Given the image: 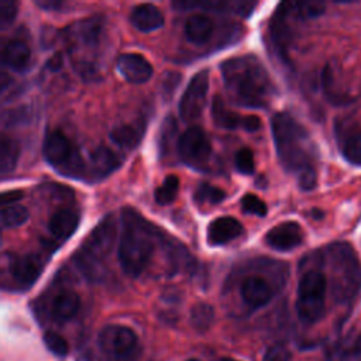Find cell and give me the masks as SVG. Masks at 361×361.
I'll list each match as a JSON object with an SVG mask.
<instances>
[{"label":"cell","mask_w":361,"mask_h":361,"mask_svg":"<svg viewBox=\"0 0 361 361\" xmlns=\"http://www.w3.org/2000/svg\"><path fill=\"white\" fill-rule=\"evenodd\" d=\"M186 361H199V360H195V358H192V360H186Z\"/></svg>","instance_id":"48"},{"label":"cell","mask_w":361,"mask_h":361,"mask_svg":"<svg viewBox=\"0 0 361 361\" xmlns=\"http://www.w3.org/2000/svg\"><path fill=\"white\" fill-rule=\"evenodd\" d=\"M240 293H241L243 300L250 307L257 309V307L265 306L272 299L274 290L267 279H264L262 276L252 275L243 281Z\"/></svg>","instance_id":"14"},{"label":"cell","mask_w":361,"mask_h":361,"mask_svg":"<svg viewBox=\"0 0 361 361\" xmlns=\"http://www.w3.org/2000/svg\"><path fill=\"white\" fill-rule=\"evenodd\" d=\"M241 127H243L245 131H248V133L258 131V130L261 128V120H259L258 116H254V114L241 117Z\"/></svg>","instance_id":"41"},{"label":"cell","mask_w":361,"mask_h":361,"mask_svg":"<svg viewBox=\"0 0 361 361\" xmlns=\"http://www.w3.org/2000/svg\"><path fill=\"white\" fill-rule=\"evenodd\" d=\"M10 83H11L10 75H8L6 71L0 69V93H3V92L8 87Z\"/></svg>","instance_id":"43"},{"label":"cell","mask_w":361,"mask_h":361,"mask_svg":"<svg viewBox=\"0 0 361 361\" xmlns=\"http://www.w3.org/2000/svg\"><path fill=\"white\" fill-rule=\"evenodd\" d=\"M207 92L209 72L203 69L193 75L180 97L179 114L185 121H193L202 116V111L207 102Z\"/></svg>","instance_id":"9"},{"label":"cell","mask_w":361,"mask_h":361,"mask_svg":"<svg viewBox=\"0 0 361 361\" xmlns=\"http://www.w3.org/2000/svg\"><path fill=\"white\" fill-rule=\"evenodd\" d=\"M262 361H290V353L286 347L275 344L265 351Z\"/></svg>","instance_id":"37"},{"label":"cell","mask_w":361,"mask_h":361,"mask_svg":"<svg viewBox=\"0 0 361 361\" xmlns=\"http://www.w3.org/2000/svg\"><path fill=\"white\" fill-rule=\"evenodd\" d=\"M354 355L358 361H361V334L357 337L355 344H354Z\"/></svg>","instance_id":"45"},{"label":"cell","mask_w":361,"mask_h":361,"mask_svg":"<svg viewBox=\"0 0 361 361\" xmlns=\"http://www.w3.org/2000/svg\"><path fill=\"white\" fill-rule=\"evenodd\" d=\"M243 233V224L234 217H219L207 226V243L210 245H224Z\"/></svg>","instance_id":"15"},{"label":"cell","mask_w":361,"mask_h":361,"mask_svg":"<svg viewBox=\"0 0 361 361\" xmlns=\"http://www.w3.org/2000/svg\"><path fill=\"white\" fill-rule=\"evenodd\" d=\"M326 254L336 296L341 300L351 298L361 285V267L353 248L345 243H337L330 245Z\"/></svg>","instance_id":"4"},{"label":"cell","mask_w":361,"mask_h":361,"mask_svg":"<svg viewBox=\"0 0 361 361\" xmlns=\"http://www.w3.org/2000/svg\"><path fill=\"white\" fill-rule=\"evenodd\" d=\"M221 361H237V360H234V358H223Z\"/></svg>","instance_id":"47"},{"label":"cell","mask_w":361,"mask_h":361,"mask_svg":"<svg viewBox=\"0 0 361 361\" xmlns=\"http://www.w3.org/2000/svg\"><path fill=\"white\" fill-rule=\"evenodd\" d=\"M182 75L178 72H166L162 80V87H164V94H166V97H171L172 93L175 92V89L178 87L179 82H180Z\"/></svg>","instance_id":"39"},{"label":"cell","mask_w":361,"mask_h":361,"mask_svg":"<svg viewBox=\"0 0 361 361\" xmlns=\"http://www.w3.org/2000/svg\"><path fill=\"white\" fill-rule=\"evenodd\" d=\"M162 124L164 126H162V131H161L159 147H161L162 151H166L168 149V142H169V140L172 138V135L176 131V126H175V121H173L172 117H168Z\"/></svg>","instance_id":"38"},{"label":"cell","mask_w":361,"mask_h":361,"mask_svg":"<svg viewBox=\"0 0 361 361\" xmlns=\"http://www.w3.org/2000/svg\"><path fill=\"white\" fill-rule=\"evenodd\" d=\"M214 31L213 21L203 14H193L185 23V35L189 42L202 45L206 44Z\"/></svg>","instance_id":"19"},{"label":"cell","mask_w":361,"mask_h":361,"mask_svg":"<svg viewBox=\"0 0 361 361\" xmlns=\"http://www.w3.org/2000/svg\"><path fill=\"white\" fill-rule=\"evenodd\" d=\"M272 138L276 155L283 168L295 176L316 169L314 148L306 128L288 113H276L271 120Z\"/></svg>","instance_id":"2"},{"label":"cell","mask_w":361,"mask_h":361,"mask_svg":"<svg viewBox=\"0 0 361 361\" xmlns=\"http://www.w3.org/2000/svg\"><path fill=\"white\" fill-rule=\"evenodd\" d=\"M23 196H24L23 190H18V189L0 192V207L3 209L7 206H11V204H16L20 199H23Z\"/></svg>","instance_id":"40"},{"label":"cell","mask_w":361,"mask_h":361,"mask_svg":"<svg viewBox=\"0 0 361 361\" xmlns=\"http://www.w3.org/2000/svg\"><path fill=\"white\" fill-rule=\"evenodd\" d=\"M31 120V109L28 106H17L0 110V126L16 127L23 126Z\"/></svg>","instance_id":"28"},{"label":"cell","mask_w":361,"mask_h":361,"mask_svg":"<svg viewBox=\"0 0 361 361\" xmlns=\"http://www.w3.org/2000/svg\"><path fill=\"white\" fill-rule=\"evenodd\" d=\"M17 13L18 8L16 3L0 1V31L8 28L14 23Z\"/></svg>","instance_id":"36"},{"label":"cell","mask_w":361,"mask_h":361,"mask_svg":"<svg viewBox=\"0 0 361 361\" xmlns=\"http://www.w3.org/2000/svg\"><path fill=\"white\" fill-rule=\"evenodd\" d=\"M20 159V144L7 135H0V175L16 169Z\"/></svg>","instance_id":"22"},{"label":"cell","mask_w":361,"mask_h":361,"mask_svg":"<svg viewBox=\"0 0 361 361\" xmlns=\"http://www.w3.org/2000/svg\"><path fill=\"white\" fill-rule=\"evenodd\" d=\"M224 86L230 97L245 107H265L274 94L272 80L257 56H235L221 65Z\"/></svg>","instance_id":"1"},{"label":"cell","mask_w":361,"mask_h":361,"mask_svg":"<svg viewBox=\"0 0 361 361\" xmlns=\"http://www.w3.org/2000/svg\"><path fill=\"white\" fill-rule=\"evenodd\" d=\"M114 238H116V223L111 216H107L93 228V231L86 238L85 244L80 247V250L103 262V258L113 248Z\"/></svg>","instance_id":"11"},{"label":"cell","mask_w":361,"mask_h":361,"mask_svg":"<svg viewBox=\"0 0 361 361\" xmlns=\"http://www.w3.org/2000/svg\"><path fill=\"white\" fill-rule=\"evenodd\" d=\"M131 24L141 32H151L161 28L165 23L164 14L154 4H138L130 16Z\"/></svg>","instance_id":"16"},{"label":"cell","mask_w":361,"mask_h":361,"mask_svg":"<svg viewBox=\"0 0 361 361\" xmlns=\"http://www.w3.org/2000/svg\"><path fill=\"white\" fill-rule=\"evenodd\" d=\"M90 171L96 179H103L121 165V157L107 147H97L90 152Z\"/></svg>","instance_id":"17"},{"label":"cell","mask_w":361,"mask_h":361,"mask_svg":"<svg viewBox=\"0 0 361 361\" xmlns=\"http://www.w3.org/2000/svg\"><path fill=\"white\" fill-rule=\"evenodd\" d=\"M265 241L269 247L279 251L293 250L303 241V231L296 221H283L272 227L265 234Z\"/></svg>","instance_id":"12"},{"label":"cell","mask_w":361,"mask_h":361,"mask_svg":"<svg viewBox=\"0 0 361 361\" xmlns=\"http://www.w3.org/2000/svg\"><path fill=\"white\" fill-rule=\"evenodd\" d=\"M193 199L196 203H209V204H217L221 203L226 199V192L220 188L203 183L200 185L193 195Z\"/></svg>","instance_id":"31"},{"label":"cell","mask_w":361,"mask_h":361,"mask_svg":"<svg viewBox=\"0 0 361 361\" xmlns=\"http://www.w3.org/2000/svg\"><path fill=\"white\" fill-rule=\"evenodd\" d=\"M80 306V299L73 290L59 292L51 303V313L56 320H69L72 319Z\"/></svg>","instance_id":"20"},{"label":"cell","mask_w":361,"mask_h":361,"mask_svg":"<svg viewBox=\"0 0 361 361\" xmlns=\"http://www.w3.org/2000/svg\"><path fill=\"white\" fill-rule=\"evenodd\" d=\"M42 271V261L34 254L0 255V276L6 272L11 285L17 288H30Z\"/></svg>","instance_id":"7"},{"label":"cell","mask_w":361,"mask_h":361,"mask_svg":"<svg viewBox=\"0 0 361 361\" xmlns=\"http://www.w3.org/2000/svg\"><path fill=\"white\" fill-rule=\"evenodd\" d=\"M0 243H1V240H0Z\"/></svg>","instance_id":"49"},{"label":"cell","mask_w":361,"mask_h":361,"mask_svg":"<svg viewBox=\"0 0 361 361\" xmlns=\"http://www.w3.org/2000/svg\"><path fill=\"white\" fill-rule=\"evenodd\" d=\"M327 278L320 271H306L298 285L296 312L302 322L314 323L324 313Z\"/></svg>","instance_id":"6"},{"label":"cell","mask_w":361,"mask_h":361,"mask_svg":"<svg viewBox=\"0 0 361 361\" xmlns=\"http://www.w3.org/2000/svg\"><path fill=\"white\" fill-rule=\"evenodd\" d=\"M179 190V178L176 175H168L161 186L155 190V202L158 204H169L175 200Z\"/></svg>","instance_id":"29"},{"label":"cell","mask_w":361,"mask_h":361,"mask_svg":"<svg viewBox=\"0 0 361 361\" xmlns=\"http://www.w3.org/2000/svg\"><path fill=\"white\" fill-rule=\"evenodd\" d=\"M341 154L350 164L361 165V130L345 134L341 141Z\"/></svg>","instance_id":"27"},{"label":"cell","mask_w":361,"mask_h":361,"mask_svg":"<svg viewBox=\"0 0 361 361\" xmlns=\"http://www.w3.org/2000/svg\"><path fill=\"white\" fill-rule=\"evenodd\" d=\"M97 343L104 353L116 357H124L135 348L137 334L127 326L109 324L99 333Z\"/></svg>","instance_id":"10"},{"label":"cell","mask_w":361,"mask_h":361,"mask_svg":"<svg viewBox=\"0 0 361 361\" xmlns=\"http://www.w3.org/2000/svg\"><path fill=\"white\" fill-rule=\"evenodd\" d=\"M241 209L247 214H255V216H259V217L267 216V212H268L267 204L264 203V200H261L255 195H245L241 199Z\"/></svg>","instance_id":"34"},{"label":"cell","mask_w":361,"mask_h":361,"mask_svg":"<svg viewBox=\"0 0 361 361\" xmlns=\"http://www.w3.org/2000/svg\"><path fill=\"white\" fill-rule=\"evenodd\" d=\"M117 71L130 83H145L152 76V65L140 54H123L117 59Z\"/></svg>","instance_id":"13"},{"label":"cell","mask_w":361,"mask_h":361,"mask_svg":"<svg viewBox=\"0 0 361 361\" xmlns=\"http://www.w3.org/2000/svg\"><path fill=\"white\" fill-rule=\"evenodd\" d=\"M80 214L72 209H61L52 214L48 221V230L56 238L66 240L78 228Z\"/></svg>","instance_id":"18"},{"label":"cell","mask_w":361,"mask_h":361,"mask_svg":"<svg viewBox=\"0 0 361 361\" xmlns=\"http://www.w3.org/2000/svg\"><path fill=\"white\" fill-rule=\"evenodd\" d=\"M30 217L27 207L23 204H11L0 209V230L23 226Z\"/></svg>","instance_id":"26"},{"label":"cell","mask_w":361,"mask_h":361,"mask_svg":"<svg viewBox=\"0 0 361 361\" xmlns=\"http://www.w3.org/2000/svg\"><path fill=\"white\" fill-rule=\"evenodd\" d=\"M180 159L192 168H203L212 155V145L200 127H189L178 140Z\"/></svg>","instance_id":"8"},{"label":"cell","mask_w":361,"mask_h":361,"mask_svg":"<svg viewBox=\"0 0 361 361\" xmlns=\"http://www.w3.org/2000/svg\"><path fill=\"white\" fill-rule=\"evenodd\" d=\"M78 38L87 44V45H94L102 34V21L100 18H87L82 21L78 25Z\"/></svg>","instance_id":"30"},{"label":"cell","mask_w":361,"mask_h":361,"mask_svg":"<svg viewBox=\"0 0 361 361\" xmlns=\"http://www.w3.org/2000/svg\"><path fill=\"white\" fill-rule=\"evenodd\" d=\"M142 134H144V124H121L111 130L110 138L118 147L126 149H133L140 144Z\"/></svg>","instance_id":"21"},{"label":"cell","mask_w":361,"mask_h":361,"mask_svg":"<svg viewBox=\"0 0 361 361\" xmlns=\"http://www.w3.org/2000/svg\"><path fill=\"white\" fill-rule=\"evenodd\" d=\"M61 65H62V56L61 55H54L48 62V66H49L51 71H58L61 68Z\"/></svg>","instance_id":"44"},{"label":"cell","mask_w":361,"mask_h":361,"mask_svg":"<svg viewBox=\"0 0 361 361\" xmlns=\"http://www.w3.org/2000/svg\"><path fill=\"white\" fill-rule=\"evenodd\" d=\"M172 6L179 10H188V8H206L212 11H227L228 8H235L237 13L243 14L248 11L254 4L252 3H227V1H206V3H197V1H173Z\"/></svg>","instance_id":"24"},{"label":"cell","mask_w":361,"mask_h":361,"mask_svg":"<svg viewBox=\"0 0 361 361\" xmlns=\"http://www.w3.org/2000/svg\"><path fill=\"white\" fill-rule=\"evenodd\" d=\"M121 220L118 262L124 274L137 278L145 271L154 254L155 228L131 209L123 210Z\"/></svg>","instance_id":"3"},{"label":"cell","mask_w":361,"mask_h":361,"mask_svg":"<svg viewBox=\"0 0 361 361\" xmlns=\"http://www.w3.org/2000/svg\"><path fill=\"white\" fill-rule=\"evenodd\" d=\"M212 117L216 126L221 128L235 130L237 127L241 126V117L237 113L228 110L224 102L221 100V97H219L217 94L213 97V102H212Z\"/></svg>","instance_id":"23"},{"label":"cell","mask_w":361,"mask_h":361,"mask_svg":"<svg viewBox=\"0 0 361 361\" xmlns=\"http://www.w3.org/2000/svg\"><path fill=\"white\" fill-rule=\"evenodd\" d=\"M235 168L244 173V175H251L254 172V155L251 152V149L248 148H241L237 154H235Z\"/></svg>","instance_id":"35"},{"label":"cell","mask_w":361,"mask_h":361,"mask_svg":"<svg viewBox=\"0 0 361 361\" xmlns=\"http://www.w3.org/2000/svg\"><path fill=\"white\" fill-rule=\"evenodd\" d=\"M285 6L290 13H293L296 17H300V18H314V17L322 16L326 10V4L319 3V1L290 3V4H285Z\"/></svg>","instance_id":"32"},{"label":"cell","mask_w":361,"mask_h":361,"mask_svg":"<svg viewBox=\"0 0 361 361\" xmlns=\"http://www.w3.org/2000/svg\"><path fill=\"white\" fill-rule=\"evenodd\" d=\"M35 4L44 10H59L61 7H63L62 1H56V0H42V1H35Z\"/></svg>","instance_id":"42"},{"label":"cell","mask_w":361,"mask_h":361,"mask_svg":"<svg viewBox=\"0 0 361 361\" xmlns=\"http://www.w3.org/2000/svg\"><path fill=\"white\" fill-rule=\"evenodd\" d=\"M45 161L65 176L78 178L85 171V162L78 147L59 130L49 131L42 144Z\"/></svg>","instance_id":"5"},{"label":"cell","mask_w":361,"mask_h":361,"mask_svg":"<svg viewBox=\"0 0 361 361\" xmlns=\"http://www.w3.org/2000/svg\"><path fill=\"white\" fill-rule=\"evenodd\" d=\"M44 343L47 345V348L54 353L55 355H59V357H63L68 354L69 351V345H68V341L58 333L55 331H45L44 334Z\"/></svg>","instance_id":"33"},{"label":"cell","mask_w":361,"mask_h":361,"mask_svg":"<svg viewBox=\"0 0 361 361\" xmlns=\"http://www.w3.org/2000/svg\"><path fill=\"white\" fill-rule=\"evenodd\" d=\"M190 324L192 327L199 331V333H204L210 329V326L214 322V309L212 305L204 303V302H199L195 303L190 309Z\"/></svg>","instance_id":"25"},{"label":"cell","mask_w":361,"mask_h":361,"mask_svg":"<svg viewBox=\"0 0 361 361\" xmlns=\"http://www.w3.org/2000/svg\"><path fill=\"white\" fill-rule=\"evenodd\" d=\"M312 213H314L313 217H316V219H320L323 216V213L320 210H312Z\"/></svg>","instance_id":"46"}]
</instances>
